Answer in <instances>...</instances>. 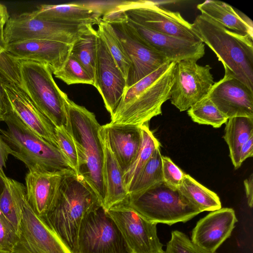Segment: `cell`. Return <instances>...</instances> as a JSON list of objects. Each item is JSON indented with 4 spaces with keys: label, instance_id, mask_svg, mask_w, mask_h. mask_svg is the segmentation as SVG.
<instances>
[{
    "label": "cell",
    "instance_id": "cell-1",
    "mask_svg": "<svg viewBox=\"0 0 253 253\" xmlns=\"http://www.w3.org/2000/svg\"><path fill=\"white\" fill-rule=\"evenodd\" d=\"M0 75L23 90L54 127L66 126L65 93L47 65L17 59L4 51L0 54Z\"/></svg>",
    "mask_w": 253,
    "mask_h": 253
},
{
    "label": "cell",
    "instance_id": "cell-2",
    "mask_svg": "<svg viewBox=\"0 0 253 253\" xmlns=\"http://www.w3.org/2000/svg\"><path fill=\"white\" fill-rule=\"evenodd\" d=\"M176 63L168 61L135 84L125 88L110 123L140 126L162 114L170 99Z\"/></svg>",
    "mask_w": 253,
    "mask_h": 253
},
{
    "label": "cell",
    "instance_id": "cell-3",
    "mask_svg": "<svg viewBox=\"0 0 253 253\" xmlns=\"http://www.w3.org/2000/svg\"><path fill=\"white\" fill-rule=\"evenodd\" d=\"M67 122L65 128L73 137L79 157L78 176L93 190L102 206L105 198L103 168L104 151L99 134L101 126L94 113L64 96Z\"/></svg>",
    "mask_w": 253,
    "mask_h": 253
},
{
    "label": "cell",
    "instance_id": "cell-4",
    "mask_svg": "<svg viewBox=\"0 0 253 253\" xmlns=\"http://www.w3.org/2000/svg\"><path fill=\"white\" fill-rule=\"evenodd\" d=\"M192 26L201 41L222 63L224 75L253 90V39L233 32L203 14L197 16Z\"/></svg>",
    "mask_w": 253,
    "mask_h": 253
},
{
    "label": "cell",
    "instance_id": "cell-5",
    "mask_svg": "<svg viewBox=\"0 0 253 253\" xmlns=\"http://www.w3.org/2000/svg\"><path fill=\"white\" fill-rule=\"evenodd\" d=\"M100 206L91 187L71 170L65 175L55 203L44 219L66 247L75 253L82 219Z\"/></svg>",
    "mask_w": 253,
    "mask_h": 253
},
{
    "label": "cell",
    "instance_id": "cell-6",
    "mask_svg": "<svg viewBox=\"0 0 253 253\" xmlns=\"http://www.w3.org/2000/svg\"><path fill=\"white\" fill-rule=\"evenodd\" d=\"M3 122L6 128H0V134L10 148V155L22 162L29 171L72 170L58 147L33 131L15 114L7 111Z\"/></svg>",
    "mask_w": 253,
    "mask_h": 253
},
{
    "label": "cell",
    "instance_id": "cell-7",
    "mask_svg": "<svg viewBox=\"0 0 253 253\" xmlns=\"http://www.w3.org/2000/svg\"><path fill=\"white\" fill-rule=\"evenodd\" d=\"M148 221L171 225L201 212L179 190L164 181L128 195L126 203Z\"/></svg>",
    "mask_w": 253,
    "mask_h": 253
},
{
    "label": "cell",
    "instance_id": "cell-8",
    "mask_svg": "<svg viewBox=\"0 0 253 253\" xmlns=\"http://www.w3.org/2000/svg\"><path fill=\"white\" fill-rule=\"evenodd\" d=\"M6 182L21 210L17 239L11 253H72L45 219L34 211L25 186L8 177Z\"/></svg>",
    "mask_w": 253,
    "mask_h": 253
},
{
    "label": "cell",
    "instance_id": "cell-9",
    "mask_svg": "<svg viewBox=\"0 0 253 253\" xmlns=\"http://www.w3.org/2000/svg\"><path fill=\"white\" fill-rule=\"evenodd\" d=\"M90 24H68L33 17L29 12L10 17L3 30L0 42L3 45L16 42L43 40L68 44L93 29Z\"/></svg>",
    "mask_w": 253,
    "mask_h": 253
},
{
    "label": "cell",
    "instance_id": "cell-10",
    "mask_svg": "<svg viewBox=\"0 0 253 253\" xmlns=\"http://www.w3.org/2000/svg\"><path fill=\"white\" fill-rule=\"evenodd\" d=\"M75 253H132L120 229L103 206L85 215Z\"/></svg>",
    "mask_w": 253,
    "mask_h": 253
},
{
    "label": "cell",
    "instance_id": "cell-11",
    "mask_svg": "<svg viewBox=\"0 0 253 253\" xmlns=\"http://www.w3.org/2000/svg\"><path fill=\"white\" fill-rule=\"evenodd\" d=\"M116 6L127 17L153 31L195 42H203L179 12L161 8L151 1H121Z\"/></svg>",
    "mask_w": 253,
    "mask_h": 253
},
{
    "label": "cell",
    "instance_id": "cell-12",
    "mask_svg": "<svg viewBox=\"0 0 253 253\" xmlns=\"http://www.w3.org/2000/svg\"><path fill=\"white\" fill-rule=\"evenodd\" d=\"M197 60L186 59L175 63L170 101L180 111L188 110L209 93L214 84L209 65L201 66Z\"/></svg>",
    "mask_w": 253,
    "mask_h": 253
},
{
    "label": "cell",
    "instance_id": "cell-13",
    "mask_svg": "<svg viewBox=\"0 0 253 253\" xmlns=\"http://www.w3.org/2000/svg\"><path fill=\"white\" fill-rule=\"evenodd\" d=\"M106 211L117 225L132 253H165L157 235V223L148 221L126 204Z\"/></svg>",
    "mask_w": 253,
    "mask_h": 253
},
{
    "label": "cell",
    "instance_id": "cell-14",
    "mask_svg": "<svg viewBox=\"0 0 253 253\" xmlns=\"http://www.w3.org/2000/svg\"><path fill=\"white\" fill-rule=\"evenodd\" d=\"M126 21L127 20L110 24L131 62V68L126 79V88L135 84L169 61L163 55L142 42Z\"/></svg>",
    "mask_w": 253,
    "mask_h": 253
},
{
    "label": "cell",
    "instance_id": "cell-15",
    "mask_svg": "<svg viewBox=\"0 0 253 253\" xmlns=\"http://www.w3.org/2000/svg\"><path fill=\"white\" fill-rule=\"evenodd\" d=\"M1 87L7 111L15 114L37 134L58 148L54 126L28 95L17 85L2 77Z\"/></svg>",
    "mask_w": 253,
    "mask_h": 253
},
{
    "label": "cell",
    "instance_id": "cell-16",
    "mask_svg": "<svg viewBox=\"0 0 253 253\" xmlns=\"http://www.w3.org/2000/svg\"><path fill=\"white\" fill-rule=\"evenodd\" d=\"M127 23L146 45L172 62L198 60L205 54L203 42H195L147 29L127 18Z\"/></svg>",
    "mask_w": 253,
    "mask_h": 253
},
{
    "label": "cell",
    "instance_id": "cell-17",
    "mask_svg": "<svg viewBox=\"0 0 253 253\" xmlns=\"http://www.w3.org/2000/svg\"><path fill=\"white\" fill-rule=\"evenodd\" d=\"M208 95L228 119L253 117V90L232 77L224 75L214 82Z\"/></svg>",
    "mask_w": 253,
    "mask_h": 253
},
{
    "label": "cell",
    "instance_id": "cell-18",
    "mask_svg": "<svg viewBox=\"0 0 253 253\" xmlns=\"http://www.w3.org/2000/svg\"><path fill=\"white\" fill-rule=\"evenodd\" d=\"M72 45L54 41L34 40L10 43L3 47L5 52L15 58L47 65L53 74L62 68Z\"/></svg>",
    "mask_w": 253,
    "mask_h": 253
},
{
    "label": "cell",
    "instance_id": "cell-19",
    "mask_svg": "<svg viewBox=\"0 0 253 253\" xmlns=\"http://www.w3.org/2000/svg\"><path fill=\"white\" fill-rule=\"evenodd\" d=\"M95 71V88L101 94L106 109L112 116L125 90L126 80L99 37Z\"/></svg>",
    "mask_w": 253,
    "mask_h": 253
},
{
    "label": "cell",
    "instance_id": "cell-20",
    "mask_svg": "<svg viewBox=\"0 0 253 253\" xmlns=\"http://www.w3.org/2000/svg\"><path fill=\"white\" fill-rule=\"evenodd\" d=\"M237 221L232 209L212 211L197 222L192 232L191 241L204 250L214 253L231 236Z\"/></svg>",
    "mask_w": 253,
    "mask_h": 253
},
{
    "label": "cell",
    "instance_id": "cell-21",
    "mask_svg": "<svg viewBox=\"0 0 253 253\" xmlns=\"http://www.w3.org/2000/svg\"><path fill=\"white\" fill-rule=\"evenodd\" d=\"M72 170L55 172L29 171L26 174V197L39 216L44 218L53 207L66 174Z\"/></svg>",
    "mask_w": 253,
    "mask_h": 253
},
{
    "label": "cell",
    "instance_id": "cell-22",
    "mask_svg": "<svg viewBox=\"0 0 253 253\" xmlns=\"http://www.w3.org/2000/svg\"><path fill=\"white\" fill-rule=\"evenodd\" d=\"M34 18L45 21L68 24L99 23L103 11L101 5L81 2L59 4H42L29 12Z\"/></svg>",
    "mask_w": 253,
    "mask_h": 253
},
{
    "label": "cell",
    "instance_id": "cell-23",
    "mask_svg": "<svg viewBox=\"0 0 253 253\" xmlns=\"http://www.w3.org/2000/svg\"><path fill=\"white\" fill-rule=\"evenodd\" d=\"M101 129L124 173L139 149L141 142L140 126L109 123L101 126Z\"/></svg>",
    "mask_w": 253,
    "mask_h": 253
},
{
    "label": "cell",
    "instance_id": "cell-24",
    "mask_svg": "<svg viewBox=\"0 0 253 253\" xmlns=\"http://www.w3.org/2000/svg\"><path fill=\"white\" fill-rule=\"evenodd\" d=\"M99 134L104 151L103 168L105 198L103 207L106 211L127 202L128 194L123 180V172L106 139L101 127Z\"/></svg>",
    "mask_w": 253,
    "mask_h": 253
},
{
    "label": "cell",
    "instance_id": "cell-25",
    "mask_svg": "<svg viewBox=\"0 0 253 253\" xmlns=\"http://www.w3.org/2000/svg\"><path fill=\"white\" fill-rule=\"evenodd\" d=\"M197 7L202 14L215 20L227 29L253 39L252 20L227 3L217 0H207L199 4Z\"/></svg>",
    "mask_w": 253,
    "mask_h": 253
},
{
    "label": "cell",
    "instance_id": "cell-26",
    "mask_svg": "<svg viewBox=\"0 0 253 253\" xmlns=\"http://www.w3.org/2000/svg\"><path fill=\"white\" fill-rule=\"evenodd\" d=\"M253 136V117H236L228 119L223 138L235 169L240 168L239 153L242 145Z\"/></svg>",
    "mask_w": 253,
    "mask_h": 253
},
{
    "label": "cell",
    "instance_id": "cell-27",
    "mask_svg": "<svg viewBox=\"0 0 253 253\" xmlns=\"http://www.w3.org/2000/svg\"><path fill=\"white\" fill-rule=\"evenodd\" d=\"M141 142L138 152L130 166L123 173L127 191L134 183L142 169L160 143L150 130L148 123L140 126Z\"/></svg>",
    "mask_w": 253,
    "mask_h": 253
},
{
    "label": "cell",
    "instance_id": "cell-28",
    "mask_svg": "<svg viewBox=\"0 0 253 253\" xmlns=\"http://www.w3.org/2000/svg\"><path fill=\"white\" fill-rule=\"evenodd\" d=\"M178 188L201 212L212 211L221 208V204L217 195L187 174H185Z\"/></svg>",
    "mask_w": 253,
    "mask_h": 253
},
{
    "label": "cell",
    "instance_id": "cell-29",
    "mask_svg": "<svg viewBox=\"0 0 253 253\" xmlns=\"http://www.w3.org/2000/svg\"><path fill=\"white\" fill-rule=\"evenodd\" d=\"M98 38L96 30L92 29L79 37L73 44L71 51L87 71L95 85Z\"/></svg>",
    "mask_w": 253,
    "mask_h": 253
},
{
    "label": "cell",
    "instance_id": "cell-30",
    "mask_svg": "<svg viewBox=\"0 0 253 253\" xmlns=\"http://www.w3.org/2000/svg\"><path fill=\"white\" fill-rule=\"evenodd\" d=\"M96 31L126 80L131 68L130 61L112 25L101 18Z\"/></svg>",
    "mask_w": 253,
    "mask_h": 253
},
{
    "label": "cell",
    "instance_id": "cell-31",
    "mask_svg": "<svg viewBox=\"0 0 253 253\" xmlns=\"http://www.w3.org/2000/svg\"><path fill=\"white\" fill-rule=\"evenodd\" d=\"M163 181L162 156L160 146L156 148L128 194H133L144 190L149 187Z\"/></svg>",
    "mask_w": 253,
    "mask_h": 253
},
{
    "label": "cell",
    "instance_id": "cell-32",
    "mask_svg": "<svg viewBox=\"0 0 253 253\" xmlns=\"http://www.w3.org/2000/svg\"><path fill=\"white\" fill-rule=\"evenodd\" d=\"M187 113L193 122L215 128L220 127L228 119L217 108L208 95L193 105Z\"/></svg>",
    "mask_w": 253,
    "mask_h": 253
},
{
    "label": "cell",
    "instance_id": "cell-33",
    "mask_svg": "<svg viewBox=\"0 0 253 253\" xmlns=\"http://www.w3.org/2000/svg\"><path fill=\"white\" fill-rule=\"evenodd\" d=\"M53 74L68 85L83 84L95 86L87 71L71 53L62 68Z\"/></svg>",
    "mask_w": 253,
    "mask_h": 253
},
{
    "label": "cell",
    "instance_id": "cell-34",
    "mask_svg": "<svg viewBox=\"0 0 253 253\" xmlns=\"http://www.w3.org/2000/svg\"><path fill=\"white\" fill-rule=\"evenodd\" d=\"M58 147L72 169L78 175L79 169L78 150L75 142L65 126L55 127Z\"/></svg>",
    "mask_w": 253,
    "mask_h": 253
},
{
    "label": "cell",
    "instance_id": "cell-35",
    "mask_svg": "<svg viewBox=\"0 0 253 253\" xmlns=\"http://www.w3.org/2000/svg\"><path fill=\"white\" fill-rule=\"evenodd\" d=\"M165 253H211L198 246L189 237L178 230L171 232Z\"/></svg>",
    "mask_w": 253,
    "mask_h": 253
},
{
    "label": "cell",
    "instance_id": "cell-36",
    "mask_svg": "<svg viewBox=\"0 0 253 253\" xmlns=\"http://www.w3.org/2000/svg\"><path fill=\"white\" fill-rule=\"evenodd\" d=\"M0 211L12 225L17 232L21 218V210L18 202L6 183L0 196Z\"/></svg>",
    "mask_w": 253,
    "mask_h": 253
},
{
    "label": "cell",
    "instance_id": "cell-37",
    "mask_svg": "<svg viewBox=\"0 0 253 253\" xmlns=\"http://www.w3.org/2000/svg\"><path fill=\"white\" fill-rule=\"evenodd\" d=\"M17 239L16 230L0 211V250L11 253Z\"/></svg>",
    "mask_w": 253,
    "mask_h": 253
},
{
    "label": "cell",
    "instance_id": "cell-38",
    "mask_svg": "<svg viewBox=\"0 0 253 253\" xmlns=\"http://www.w3.org/2000/svg\"><path fill=\"white\" fill-rule=\"evenodd\" d=\"M163 181L168 185L178 188L182 182L185 173L171 160L162 156Z\"/></svg>",
    "mask_w": 253,
    "mask_h": 253
},
{
    "label": "cell",
    "instance_id": "cell-39",
    "mask_svg": "<svg viewBox=\"0 0 253 253\" xmlns=\"http://www.w3.org/2000/svg\"><path fill=\"white\" fill-rule=\"evenodd\" d=\"M11 154V150L4 141L0 134V175L4 179L7 178L3 169L6 168V162L9 155Z\"/></svg>",
    "mask_w": 253,
    "mask_h": 253
},
{
    "label": "cell",
    "instance_id": "cell-40",
    "mask_svg": "<svg viewBox=\"0 0 253 253\" xmlns=\"http://www.w3.org/2000/svg\"><path fill=\"white\" fill-rule=\"evenodd\" d=\"M253 156V136L251 137L241 147L239 153L240 162L242 163L247 158Z\"/></svg>",
    "mask_w": 253,
    "mask_h": 253
},
{
    "label": "cell",
    "instance_id": "cell-41",
    "mask_svg": "<svg viewBox=\"0 0 253 253\" xmlns=\"http://www.w3.org/2000/svg\"><path fill=\"white\" fill-rule=\"evenodd\" d=\"M244 185L245 186L246 197L248 206L250 208L253 207V174L251 173L250 176L244 180Z\"/></svg>",
    "mask_w": 253,
    "mask_h": 253
},
{
    "label": "cell",
    "instance_id": "cell-42",
    "mask_svg": "<svg viewBox=\"0 0 253 253\" xmlns=\"http://www.w3.org/2000/svg\"><path fill=\"white\" fill-rule=\"evenodd\" d=\"M9 17L7 7L0 3V41L4 27Z\"/></svg>",
    "mask_w": 253,
    "mask_h": 253
},
{
    "label": "cell",
    "instance_id": "cell-43",
    "mask_svg": "<svg viewBox=\"0 0 253 253\" xmlns=\"http://www.w3.org/2000/svg\"><path fill=\"white\" fill-rule=\"evenodd\" d=\"M7 112L6 104L1 87V77L0 75V122L4 121Z\"/></svg>",
    "mask_w": 253,
    "mask_h": 253
},
{
    "label": "cell",
    "instance_id": "cell-44",
    "mask_svg": "<svg viewBox=\"0 0 253 253\" xmlns=\"http://www.w3.org/2000/svg\"><path fill=\"white\" fill-rule=\"evenodd\" d=\"M5 180L0 175V196L3 192L5 186Z\"/></svg>",
    "mask_w": 253,
    "mask_h": 253
},
{
    "label": "cell",
    "instance_id": "cell-45",
    "mask_svg": "<svg viewBox=\"0 0 253 253\" xmlns=\"http://www.w3.org/2000/svg\"><path fill=\"white\" fill-rule=\"evenodd\" d=\"M4 51V48L3 47L1 43V42L0 41V54Z\"/></svg>",
    "mask_w": 253,
    "mask_h": 253
},
{
    "label": "cell",
    "instance_id": "cell-46",
    "mask_svg": "<svg viewBox=\"0 0 253 253\" xmlns=\"http://www.w3.org/2000/svg\"><path fill=\"white\" fill-rule=\"evenodd\" d=\"M0 253H8V252H6L0 250Z\"/></svg>",
    "mask_w": 253,
    "mask_h": 253
}]
</instances>
